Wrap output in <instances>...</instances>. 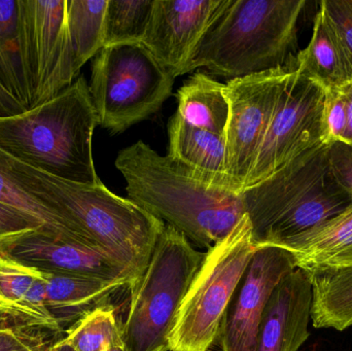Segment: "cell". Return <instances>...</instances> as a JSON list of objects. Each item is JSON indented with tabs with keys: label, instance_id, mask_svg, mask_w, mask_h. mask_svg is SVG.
Here are the masks:
<instances>
[{
	"label": "cell",
	"instance_id": "6da1fadb",
	"mask_svg": "<svg viewBox=\"0 0 352 351\" xmlns=\"http://www.w3.org/2000/svg\"><path fill=\"white\" fill-rule=\"evenodd\" d=\"M0 167L89 247L131 274L135 288L165 224L128 198L98 185H78L27 166L0 150Z\"/></svg>",
	"mask_w": 352,
	"mask_h": 351
},
{
	"label": "cell",
	"instance_id": "7a4b0ae2",
	"mask_svg": "<svg viewBox=\"0 0 352 351\" xmlns=\"http://www.w3.org/2000/svg\"><path fill=\"white\" fill-rule=\"evenodd\" d=\"M327 141L302 152L271 177L241 192L256 247H280L352 204V167Z\"/></svg>",
	"mask_w": 352,
	"mask_h": 351
},
{
	"label": "cell",
	"instance_id": "3957f363",
	"mask_svg": "<svg viewBox=\"0 0 352 351\" xmlns=\"http://www.w3.org/2000/svg\"><path fill=\"white\" fill-rule=\"evenodd\" d=\"M116 167L128 199L198 247L221 242L246 214L241 192L202 181L142 140L119 152Z\"/></svg>",
	"mask_w": 352,
	"mask_h": 351
},
{
	"label": "cell",
	"instance_id": "277c9868",
	"mask_svg": "<svg viewBox=\"0 0 352 351\" xmlns=\"http://www.w3.org/2000/svg\"><path fill=\"white\" fill-rule=\"evenodd\" d=\"M97 126L89 84L80 76L51 100L19 115H0V150L57 179L98 185L92 146Z\"/></svg>",
	"mask_w": 352,
	"mask_h": 351
},
{
	"label": "cell",
	"instance_id": "5b68a950",
	"mask_svg": "<svg viewBox=\"0 0 352 351\" xmlns=\"http://www.w3.org/2000/svg\"><path fill=\"white\" fill-rule=\"evenodd\" d=\"M305 0H229L197 47L190 71L244 78L296 61Z\"/></svg>",
	"mask_w": 352,
	"mask_h": 351
},
{
	"label": "cell",
	"instance_id": "8992f818",
	"mask_svg": "<svg viewBox=\"0 0 352 351\" xmlns=\"http://www.w3.org/2000/svg\"><path fill=\"white\" fill-rule=\"evenodd\" d=\"M205 253L166 225L150 263L131 292L129 313L122 326L126 351H169V337L184 296Z\"/></svg>",
	"mask_w": 352,
	"mask_h": 351
},
{
	"label": "cell",
	"instance_id": "52a82bcc",
	"mask_svg": "<svg viewBox=\"0 0 352 351\" xmlns=\"http://www.w3.org/2000/svg\"><path fill=\"white\" fill-rule=\"evenodd\" d=\"M256 249L248 214L223 240L207 249L176 315L169 351L211 350Z\"/></svg>",
	"mask_w": 352,
	"mask_h": 351
},
{
	"label": "cell",
	"instance_id": "ba28073f",
	"mask_svg": "<svg viewBox=\"0 0 352 351\" xmlns=\"http://www.w3.org/2000/svg\"><path fill=\"white\" fill-rule=\"evenodd\" d=\"M175 80L142 43L103 47L89 84L98 126L118 134L148 119L171 96Z\"/></svg>",
	"mask_w": 352,
	"mask_h": 351
},
{
	"label": "cell",
	"instance_id": "9c48e42d",
	"mask_svg": "<svg viewBox=\"0 0 352 351\" xmlns=\"http://www.w3.org/2000/svg\"><path fill=\"white\" fill-rule=\"evenodd\" d=\"M327 94L324 87L294 68L244 189L268 179L305 150L330 141L324 115Z\"/></svg>",
	"mask_w": 352,
	"mask_h": 351
},
{
	"label": "cell",
	"instance_id": "30bf717a",
	"mask_svg": "<svg viewBox=\"0 0 352 351\" xmlns=\"http://www.w3.org/2000/svg\"><path fill=\"white\" fill-rule=\"evenodd\" d=\"M295 67L296 61L226 84L230 115L225 138L229 179L236 191L245 188L285 80Z\"/></svg>",
	"mask_w": 352,
	"mask_h": 351
},
{
	"label": "cell",
	"instance_id": "8fae6325",
	"mask_svg": "<svg viewBox=\"0 0 352 351\" xmlns=\"http://www.w3.org/2000/svg\"><path fill=\"white\" fill-rule=\"evenodd\" d=\"M22 10L35 107L72 86L78 74L68 36L66 0H22Z\"/></svg>",
	"mask_w": 352,
	"mask_h": 351
},
{
	"label": "cell",
	"instance_id": "7c38bea8",
	"mask_svg": "<svg viewBox=\"0 0 352 351\" xmlns=\"http://www.w3.org/2000/svg\"><path fill=\"white\" fill-rule=\"evenodd\" d=\"M297 268L289 251L258 247L226 311L219 340L223 351H256L265 308L279 282Z\"/></svg>",
	"mask_w": 352,
	"mask_h": 351
},
{
	"label": "cell",
	"instance_id": "4fadbf2b",
	"mask_svg": "<svg viewBox=\"0 0 352 351\" xmlns=\"http://www.w3.org/2000/svg\"><path fill=\"white\" fill-rule=\"evenodd\" d=\"M229 0H155L142 45L173 78L190 72L199 43Z\"/></svg>",
	"mask_w": 352,
	"mask_h": 351
},
{
	"label": "cell",
	"instance_id": "5bb4252c",
	"mask_svg": "<svg viewBox=\"0 0 352 351\" xmlns=\"http://www.w3.org/2000/svg\"><path fill=\"white\" fill-rule=\"evenodd\" d=\"M2 253L45 273L74 274L105 280H127L131 274L109 256L76 239L39 228L23 235Z\"/></svg>",
	"mask_w": 352,
	"mask_h": 351
},
{
	"label": "cell",
	"instance_id": "9a60e30c",
	"mask_svg": "<svg viewBox=\"0 0 352 351\" xmlns=\"http://www.w3.org/2000/svg\"><path fill=\"white\" fill-rule=\"evenodd\" d=\"M311 306L309 275L296 268L279 282L269 299L258 330L256 351H299L310 336Z\"/></svg>",
	"mask_w": 352,
	"mask_h": 351
},
{
	"label": "cell",
	"instance_id": "2e32d148",
	"mask_svg": "<svg viewBox=\"0 0 352 351\" xmlns=\"http://www.w3.org/2000/svg\"><path fill=\"white\" fill-rule=\"evenodd\" d=\"M168 133L167 156L173 162L206 183L236 191L229 179L225 136L186 125L176 113Z\"/></svg>",
	"mask_w": 352,
	"mask_h": 351
},
{
	"label": "cell",
	"instance_id": "e0dca14e",
	"mask_svg": "<svg viewBox=\"0 0 352 351\" xmlns=\"http://www.w3.org/2000/svg\"><path fill=\"white\" fill-rule=\"evenodd\" d=\"M45 302L62 332L123 288L127 280H105L74 274L45 273Z\"/></svg>",
	"mask_w": 352,
	"mask_h": 351
},
{
	"label": "cell",
	"instance_id": "ac0fdd59",
	"mask_svg": "<svg viewBox=\"0 0 352 351\" xmlns=\"http://www.w3.org/2000/svg\"><path fill=\"white\" fill-rule=\"evenodd\" d=\"M297 268L311 273L352 265V204L338 216L281 245Z\"/></svg>",
	"mask_w": 352,
	"mask_h": 351
},
{
	"label": "cell",
	"instance_id": "d6986e66",
	"mask_svg": "<svg viewBox=\"0 0 352 351\" xmlns=\"http://www.w3.org/2000/svg\"><path fill=\"white\" fill-rule=\"evenodd\" d=\"M0 86L25 111L32 107L22 0H0Z\"/></svg>",
	"mask_w": 352,
	"mask_h": 351
},
{
	"label": "cell",
	"instance_id": "ffe728a7",
	"mask_svg": "<svg viewBox=\"0 0 352 351\" xmlns=\"http://www.w3.org/2000/svg\"><path fill=\"white\" fill-rule=\"evenodd\" d=\"M296 69L327 91L341 90L352 82V61L324 10L314 19L309 45L296 57Z\"/></svg>",
	"mask_w": 352,
	"mask_h": 351
},
{
	"label": "cell",
	"instance_id": "44dd1931",
	"mask_svg": "<svg viewBox=\"0 0 352 351\" xmlns=\"http://www.w3.org/2000/svg\"><path fill=\"white\" fill-rule=\"evenodd\" d=\"M177 98L175 113L184 123L225 136L230 115L226 84L197 72L178 90Z\"/></svg>",
	"mask_w": 352,
	"mask_h": 351
},
{
	"label": "cell",
	"instance_id": "7402d4cb",
	"mask_svg": "<svg viewBox=\"0 0 352 351\" xmlns=\"http://www.w3.org/2000/svg\"><path fill=\"white\" fill-rule=\"evenodd\" d=\"M311 282V321L316 329L345 331L352 326V265L307 273Z\"/></svg>",
	"mask_w": 352,
	"mask_h": 351
},
{
	"label": "cell",
	"instance_id": "603a6c76",
	"mask_svg": "<svg viewBox=\"0 0 352 351\" xmlns=\"http://www.w3.org/2000/svg\"><path fill=\"white\" fill-rule=\"evenodd\" d=\"M107 0H66V22L74 71L104 47Z\"/></svg>",
	"mask_w": 352,
	"mask_h": 351
},
{
	"label": "cell",
	"instance_id": "cb8c5ba5",
	"mask_svg": "<svg viewBox=\"0 0 352 351\" xmlns=\"http://www.w3.org/2000/svg\"><path fill=\"white\" fill-rule=\"evenodd\" d=\"M64 333L62 339L76 351H109L124 344L122 326L109 304L89 311Z\"/></svg>",
	"mask_w": 352,
	"mask_h": 351
},
{
	"label": "cell",
	"instance_id": "d4e9b609",
	"mask_svg": "<svg viewBox=\"0 0 352 351\" xmlns=\"http://www.w3.org/2000/svg\"><path fill=\"white\" fill-rule=\"evenodd\" d=\"M155 0H107L104 47L142 43Z\"/></svg>",
	"mask_w": 352,
	"mask_h": 351
},
{
	"label": "cell",
	"instance_id": "484cf974",
	"mask_svg": "<svg viewBox=\"0 0 352 351\" xmlns=\"http://www.w3.org/2000/svg\"><path fill=\"white\" fill-rule=\"evenodd\" d=\"M43 272L0 253V321L12 319Z\"/></svg>",
	"mask_w": 352,
	"mask_h": 351
},
{
	"label": "cell",
	"instance_id": "4316f807",
	"mask_svg": "<svg viewBox=\"0 0 352 351\" xmlns=\"http://www.w3.org/2000/svg\"><path fill=\"white\" fill-rule=\"evenodd\" d=\"M0 203L20 210L36 218L52 232L70 237L84 243L66 228L65 225L58 216L50 212L45 205L39 203L33 196L29 195L26 191H24L1 167H0Z\"/></svg>",
	"mask_w": 352,
	"mask_h": 351
},
{
	"label": "cell",
	"instance_id": "83f0119b",
	"mask_svg": "<svg viewBox=\"0 0 352 351\" xmlns=\"http://www.w3.org/2000/svg\"><path fill=\"white\" fill-rule=\"evenodd\" d=\"M59 339L58 335L43 330L0 321V351H45Z\"/></svg>",
	"mask_w": 352,
	"mask_h": 351
},
{
	"label": "cell",
	"instance_id": "f1b7e54d",
	"mask_svg": "<svg viewBox=\"0 0 352 351\" xmlns=\"http://www.w3.org/2000/svg\"><path fill=\"white\" fill-rule=\"evenodd\" d=\"M39 228L45 227L36 218L0 203V253L23 235Z\"/></svg>",
	"mask_w": 352,
	"mask_h": 351
},
{
	"label": "cell",
	"instance_id": "f546056e",
	"mask_svg": "<svg viewBox=\"0 0 352 351\" xmlns=\"http://www.w3.org/2000/svg\"><path fill=\"white\" fill-rule=\"evenodd\" d=\"M326 124L330 141L347 144L349 109L342 93L339 90L327 91Z\"/></svg>",
	"mask_w": 352,
	"mask_h": 351
},
{
	"label": "cell",
	"instance_id": "4dcf8cb0",
	"mask_svg": "<svg viewBox=\"0 0 352 351\" xmlns=\"http://www.w3.org/2000/svg\"><path fill=\"white\" fill-rule=\"evenodd\" d=\"M352 61V0H326L320 2Z\"/></svg>",
	"mask_w": 352,
	"mask_h": 351
},
{
	"label": "cell",
	"instance_id": "1f68e13d",
	"mask_svg": "<svg viewBox=\"0 0 352 351\" xmlns=\"http://www.w3.org/2000/svg\"><path fill=\"white\" fill-rule=\"evenodd\" d=\"M22 105L0 86V115H16L23 113Z\"/></svg>",
	"mask_w": 352,
	"mask_h": 351
},
{
	"label": "cell",
	"instance_id": "d6a6232c",
	"mask_svg": "<svg viewBox=\"0 0 352 351\" xmlns=\"http://www.w3.org/2000/svg\"><path fill=\"white\" fill-rule=\"evenodd\" d=\"M339 91L342 93L349 109V135H347L346 146L352 148V82Z\"/></svg>",
	"mask_w": 352,
	"mask_h": 351
},
{
	"label": "cell",
	"instance_id": "836d02e7",
	"mask_svg": "<svg viewBox=\"0 0 352 351\" xmlns=\"http://www.w3.org/2000/svg\"><path fill=\"white\" fill-rule=\"evenodd\" d=\"M50 351H76L72 346H68L66 342L63 341V339H59L53 346H52L51 350Z\"/></svg>",
	"mask_w": 352,
	"mask_h": 351
},
{
	"label": "cell",
	"instance_id": "e575fe53",
	"mask_svg": "<svg viewBox=\"0 0 352 351\" xmlns=\"http://www.w3.org/2000/svg\"><path fill=\"white\" fill-rule=\"evenodd\" d=\"M109 351H126L125 346H124V344H121V346H116V348H113V350H111Z\"/></svg>",
	"mask_w": 352,
	"mask_h": 351
},
{
	"label": "cell",
	"instance_id": "d590c367",
	"mask_svg": "<svg viewBox=\"0 0 352 351\" xmlns=\"http://www.w3.org/2000/svg\"><path fill=\"white\" fill-rule=\"evenodd\" d=\"M51 348H50V350H45V351H50V350H51Z\"/></svg>",
	"mask_w": 352,
	"mask_h": 351
},
{
	"label": "cell",
	"instance_id": "8d00e7d4",
	"mask_svg": "<svg viewBox=\"0 0 352 351\" xmlns=\"http://www.w3.org/2000/svg\"><path fill=\"white\" fill-rule=\"evenodd\" d=\"M351 190H352V183H351Z\"/></svg>",
	"mask_w": 352,
	"mask_h": 351
}]
</instances>
